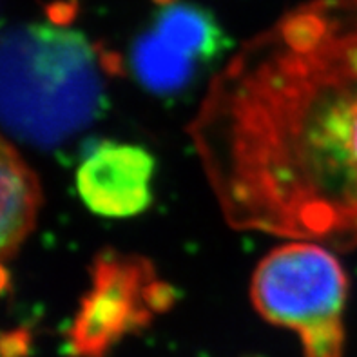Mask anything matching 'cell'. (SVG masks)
Instances as JSON below:
<instances>
[{"label": "cell", "mask_w": 357, "mask_h": 357, "mask_svg": "<svg viewBox=\"0 0 357 357\" xmlns=\"http://www.w3.org/2000/svg\"><path fill=\"white\" fill-rule=\"evenodd\" d=\"M227 223L357 247V0H314L241 45L189 126Z\"/></svg>", "instance_id": "1"}, {"label": "cell", "mask_w": 357, "mask_h": 357, "mask_svg": "<svg viewBox=\"0 0 357 357\" xmlns=\"http://www.w3.org/2000/svg\"><path fill=\"white\" fill-rule=\"evenodd\" d=\"M118 59L86 33L51 20L0 33V127L51 149L86 131L107 102Z\"/></svg>", "instance_id": "2"}, {"label": "cell", "mask_w": 357, "mask_h": 357, "mask_svg": "<svg viewBox=\"0 0 357 357\" xmlns=\"http://www.w3.org/2000/svg\"><path fill=\"white\" fill-rule=\"evenodd\" d=\"M349 281L332 249L289 241L254 271L250 298L263 319L299 335L305 357H343Z\"/></svg>", "instance_id": "3"}, {"label": "cell", "mask_w": 357, "mask_h": 357, "mask_svg": "<svg viewBox=\"0 0 357 357\" xmlns=\"http://www.w3.org/2000/svg\"><path fill=\"white\" fill-rule=\"evenodd\" d=\"M174 292L158 280L149 259L107 249L91 271V289L66 334L73 357H107L123 337L167 312Z\"/></svg>", "instance_id": "4"}, {"label": "cell", "mask_w": 357, "mask_h": 357, "mask_svg": "<svg viewBox=\"0 0 357 357\" xmlns=\"http://www.w3.org/2000/svg\"><path fill=\"white\" fill-rule=\"evenodd\" d=\"M156 13L138 35L129 63L138 84L172 96L198 78L225 51V35L208 9L187 0H154Z\"/></svg>", "instance_id": "5"}, {"label": "cell", "mask_w": 357, "mask_h": 357, "mask_svg": "<svg viewBox=\"0 0 357 357\" xmlns=\"http://www.w3.org/2000/svg\"><path fill=\"white\" fill-rule=\"evenodd\" d=\"M154 172V156L142 145L104 142L78 165V196L96 216H138L153 204Z\"/></svg>", "instance_id": "6"}, {"label": "cell", "mask_w": 357, "mask_h": 357, "mask_svg": "<svg viewBox=\"0 0 357 357\" xmlns=\"http://www.w3.org/2000/svg\"><path fill=\"white\" fill-rule=\"evenodd\" d=\"M40 205L42 190L35 172L0 135V292L8 283L2 263L13 258L33 231Z\"/></svg>", "instance_id": "7"}, {"label": "cell", "mask_w": 357, "mask_h": 357, "mask_svg": "<svg viewBox=\"0 0 357 357\" xmlns=\"http://www.w3.org/2000/svg\"><path fill=\"white\" fill-rule=\"evenodd\" d=\"M27 349V340L24 332L6 334L0 337V357H20Z\"/></svg>", "instance_id": "8"}]
</instances>
